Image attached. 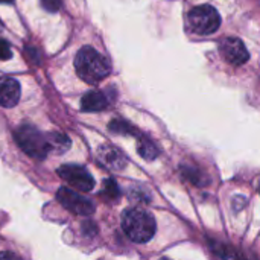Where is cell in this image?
Instances as JSON below:
<instances>
[{"label":"cell","mask_w":260,"mask_h":260,"mask_svg":"<svg viewBox=\"0 0 260 260\" xmlns=\"http://www.w3.org/2000/svg\"><path fill=\"white\" fill-rule=\"evenodd\" d=\"M76 73L87 84H98L110 75V62L96 49L84 46L75 58Z\"/></svg>","instance_id":"1"},{"label":"cell","mask_w":260,"mask_h":260,"mask_svg":"<svg viewBox=\"0 0 260 260\" xmlns=\"http://www.w3.org/2000/svg\"><path fill=\"white\" fill-rule=\"evenodd\" d=\"M122 229L131 241L137 244H145L152 239L157 225L151 213L142 209H129L125 210L122 215Z\"/></svg>","instance_id":"2"},{"label":"cell","mask_w":260,"mask_h":260,"mask_svg":"<svg viewBox=\"0 0 260 260\" xmlns=\"http://www.w3.org/2000/svg\"><path fill=\"white\" fill-rule=\"evenodd\" d=\"M14 136H15V142L18 143V146L27 155H30L34 158L43 160L52 151L50 149V145H49L47 134H43L35 126L21 125V126H18L15 129Z\"/></svg>","instance_id":"3"},{"label":"cell","mask_w":260,"mask_h":260,"mask_svg":"<svg viewBox=\"0 0 260 260\" xmlns=\"http://www.w3.org/2000/svg\"><path fill=\"white\" fill-rule=\"evenodd\" d=\"M187 23L192 32L200 35H209L218 30L221 17L218 11L210 5H201L193 8L187 15Z\"/></svg>","instance_id":"4"},{"label":"cell","mask_w":260,"mask_h":260,"mask_svg":"<svg viewBox=\"0 0 260 260\" xmlns=\"http://www.w3.org/2000/svg\"><path fill=\"white\" fill-rule=\"evenodd\" d=\"M58 175L69 183L72 187L82 190V192H90L94 187V180L90 175V172L82 168V166H76V165H64L61 166L58 171Z\"/></svg>","instance_id":"5"},{"label":"cell","mask_w":260,"mask_h":260,"mask_svg":"<svg viewBox=\"0 0 260 260\" xmlns=\"http://www.w3.org/2000/svg\"><path fill=\"white\" fill-rule=\"evenodd\" d=\"M56 200L59 201V204L64 209H67L69 212L76 213V215L85 216V215H91L94 212V206L90 200L84 198L82 195H79L67 187H61L56 192Z\"/></svg>","instance_id":"6"},{"label":"cell","mask_w":260,"mask_h":260,"mask_svg":"<svg viewBox=\"0 0 260 260\" xmlns=\"http://www.w3.org/2000/svg\"><path fill=\"white\" fill-rule=\"evenodd\" d=\"M219 52H221L222 58L227 62H230L232 66H242L250 58L248 50L245 49L244 43L239 38H235V37H227V38L221 40Z\"/></svg>","instance_id":"7"},{"label":"cell","mask_w":260,"mask_h":260,"mask_svg":"<svg viewBox=\"0 0 260 260\" xmlns=\"http://www.w3.org/2000/svg\"><path fill=\"white\" fill-rule=\"evenodd\" d=\"M20 99V84L17 79L3 76L0 78V107L11 108Z\"/></svg>","instance_id":"8"},{"label":"cell","mask_w":260,"mask_h":260,"mask_svg":"<svg viewBox=\"0 0 260 260\" xmlns=\"http://www.w3.org/2000/svg\"><path fill=\"white\" fill-rule=\"evenodd\" d=\"M99 160L113 171H119L125 166L123 154L114 146H102L99 149Z\"/></svg>","instance_id":"9"},{"label":"cell","mask_w":260,"mask_h":260,"mask_svg":"<svg viewBox=\"0 0 260 260\" xmlns=\"http://www.w3.org/2000/svg\"><path fill=\"white\" fill-rule=\"evenodd\" d=\"M110 99L107 98V94L104 91L94 90V91H88L82 101H81V108L84 111H102L108 107Z\"/></svg>","instance_id":"10"},{"label":"cell","mask_w":260,"mask_h":260,"mask_svg":"<svg viewBox=\"0 0 260 260\" xmlns=\"http://www.w3.org/2000/svg\"><path fill=\"white\" fill-rule=\"evenodd\" d=\"M47 139H49L50 149L55 151L56 154H64L72 146L70 139L66 134H62V133H49L47 134Z\"/></svg>","instance_id":"11"},{"label":"cell","mask_w":260,"mask_h":260,"mask_svg":"<svg viewBox=\"0 0 260 260\" xmlns=\"http://www.w3.org/2000/svg\"><path fill=\"white\" fill-rule=\"evenodd\" d=\"M139 154L145 158V160H154L158 155V148L154 145V142H151L146 137L139 139V146H137Z\"/></svg>","instance_id":"12"},{"label":"cell","mask_w":260,"mask_h":260,"mask_svg":"<svg viewBox=\"0 0 260 260\" xmlns=\"http://www.w3.org/2000/svg\"><path fill=\"white\" fill-rule=\"evenodd\" d=\"M110 129L113 133H119V134H136L134 128L123 120H113L110 123Z\"/></svg>","instance_id":"13"},{"label":"cell","mask_w":260,"mask_h":260,"mask_svg":"<svg viewBox=\"0 0 260 260\" xmlns=\"http://www.w3.org/2000/svg\"><path fill=\"white\" fill-rule=\"evenodd\" d=\"M119 193H120V192H119V187H117L116 181L107 180V181L104 183V190H102L101 195L107 197L108 200H116V198L119 197Z\"/></svg>","instance_id":"14"},{"label":"cell","mask_w":260,"mask_h":260,"mask_svg":"<svg viewBox=\"0 0 260 260\" xmlns=\"http://www.w3.org/2000/svg\"><path fill=\"white\" fill-rule=\"evenodd\" d=\"M12 56V50H11V46L5 41V40H0V61H6Z\"/></svg>","instance_id":"15"},{"label":"cell","mask_w":260,"mask_h":260,"mask_svg":"<svg viewBox=\"0 0 260 260\" xmlns=\"http://www.w3.org/2000/svg\"><path fill=\"white\" fill-rule=\"evenodd\" d=\"M61 0H41V5L49 12H56L61 8Z\"/></svg>","instance_id":"16"},{"label":"cell","mask_w":260,"mask_h":260,"mask_svg":"<svg viewBox=\"0 0 260 260\" xmlns=\"http://www.w3.org/2000/svg\"><path fill=\"white\" fill-rule=\"evenodd\" d=\"M0 257H14V254H11V253H2Z\"/></svg>","instance_id":"17"},{"label":"cell","mask_w":260,"mask_h":260,"mask_svg":"<svg viewBox=\"0 0 260 260\" xmlns=\"http://www.w3.org/2000/svg\"><path fill=\"white\" fill-rule=\"evenodd\" d=\"M0 3H12V0H0Z\"/></svg>","instance_id":"18"},{"label":"cell","mask_w":260,"mask_h":260,"mask_svg":"<svg viewBox=\"0 0 260 260\" xmlns=\"http://www.w3.org/2000/svg\"><path fill=\"white\" fill-rule=\"evenodd\" d=\"M2 29H3V23L0 21V30H2Z\"/></svg>","instance_id":"19"},{"label":"cell","mask_w":260,"mask_h":260,"mask_svg":"<svg viewBox=\"0 0 260 260\" xmlns=\"http://www.w3.org/2000/svg\"><path fill=\"white\" fill-rule=\"evenodd\" d=\"M259 193H260V183H259Z\"/></svg>","instance_id":"20"}]
</instances>
